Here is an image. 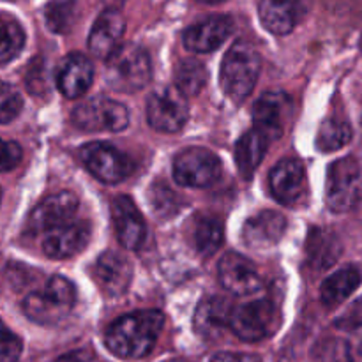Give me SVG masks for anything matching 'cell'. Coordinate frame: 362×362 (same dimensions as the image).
Masks as SVG:
<instances>
[{
	"label": "cell",
	"instance_id": "cell-1",
	"mask_svg": "<svg viewBox=\"0 0 362 362\" xmlns=\"http://www.w3.org/2000/svg\"><path fill=\"white\" fill-rule=\"evenodd\" d=\"M163 325L165 317L159 311L126 315L110 325L106 346L120 359H140L151 352Z\"/></svg>",
	"mask_w": 362,
	"mask_h": 362
},
{
	"label": "cell",
	"instance_id": "cell-2",
	"mask_svg": "<svg viewBox=\"0 0 362 362\" xmlns=\"http://www.w3.org/2000/svg\"><path fill=\"white\" fill-rule=\"evenodd\" d=\"M262 69L258 49L251 42L239 41L226 52L221 64V87L228 99L240 105L253 92Z\"/></svg>",
	"mask_w": 362,
	"mask_h": 362
},
{
	"label": "cell",
	"instance_id": "cell-3",
	"mask_svg": "<svg viewBox=\"0 0 362 362\" xmlns=\"http://www.w3.org/2000/svg\"><path fill=\"white\" fill-rule=\"evenodd\" d=\"M76 303V288L69 279L53 276L41 292L25 297L23 311L32 322L41 325H57L69 315Z\"/></svg>",
	"mask_w": 362,
	"mask_h": 362
},
{
	"label": "cell",
	"instance_id": "cell-4",
	"mask_svg": "<svg viewBox=\"0 0 362 362\" xmlns=\"http://www.w3.org/2000/svg\"><path fill=\"white\" fill-rule=\"evenodd\" d=\"M152 78L148 53L138 45H120L106 64V81L117 92L141 90Z\"/></svg>",
	"mask_w": 362,
	"mask_h": 362
},
{
	"label": "cell",
	"instance_id": "cell-5",
	"mask_svg": "<svg viewBox=\"0 0 362 362\" xmlns=\"http://www.w3.org/2000/svg\"><path fill=\"white\" fill-rule=\"evenodd\" d=\"M325 200L338 214L349 212L362 200V170L356 158H341L329 166Z\"/></svg>",
	"mask_w": 362,
	"mask_h": 362
},
{
	"label": "cell",
	"instance_id": "cell-6",
	"mask_svg": "<svg viewBox=\"0 0 362 362\" xmlns=\"http://www.w3.org/2000/svg\"><path fill=\"white\" fill-rule=\"evenodd\" d=\"M279 311L271 300L257 299L233 308L230 329L244 341H260L279 329Z\"/></svg>",
	"mask_w": 362,
	"mask_h": 362
},
{
	"label": "cell",
	"instance_id": "cell-7",
	"mask_svg": "<svg viewBox=\"0 0 362 362\" xmlns=\"http://www.w3.org/2000/svg\"><path fill=\"white\" fill-rule=\"evenodd\" d=\"M221 175V163L204 147L184 148L173 161V177L187 187H207Z\"/></svg>",
	"mask_w": 362,
	"mask_h": 362
},
{
	"label": "cell",
	"instance_id": "cell-8",
	"mask_svg": "<svg viewBox=\"0 0 362 362\" xmlns=\"http://www.w3.org/2000/svg\"><path fill=\"white\" fill-rule=\"evenodd\" d=\"M189 117V105L186 95L175 87H161L152 92L147 103V120L156 131L177 133L182 129Z\"/></svg>",
	"mask_w": 362,
	"mask_h": 362
},
{
	"label": "cell",
	"instance_id": "cell-9",
	"mask_svg": "<svg viewBox=\"0 0 362 362\" xmlns=\"http://www.w3.org/2000/svg\"><path fill=\"white\" fill-rule=\"evenodd\" d=\"M73 122L83 131H119L129 124L126 106L106 98H92L78 105L73 112Z\"/></svg>",
	"mask_w": 362,
	"mask_h": 362
},
{
	"label": "cell",
	"instance_id": "cell-10",
	"mask_svg": "<svg viewBox=\"0 0 362 362\" xmlns=\"http://www.w3.org/2000/svg\"><path fill=\"white\" fill-rule=\"evenodd\" d=\"M81 161L88 172L106 184H117L129 175V161L112 145L94 141L81 148Z\"/></svg>",
	"mask_w": 362,
	"mask_h": 362
},
{
	"label": "cell",
	"instance_id": "cell-11",
	"mask_svg": "<svg viewBox=\"0 0 362 362\" xmlns=\"http://www.w3.org/2000/svg\"><path fill=\"white\" fill-rule=\"evenodd\" d=\"M290 98L283 92H265L253 108V129L260 131L269 144L283 136L285 120L290 113Z\"/></svg>",
	"mask_w": 362,
	"mask_h": 362
},
{
	"label": "cell",
	"instance_id": "cell-12",
	"mask_svg": "<svg viewBox=\"0 0 362 362\" xmlns=\"http://www.w3.org/2000/svg\"><path fill=\"white\" fill-rule=\"evenodd\" d=\"M271 191L283 205H297L308 191L306 172L297 159H283L272 168L269 177Z\"/></svg>",
	"mask_w": 362,
	"mask_h": 362
},
{
	"label": "cell",
	"instance_id": "cell-13",
	"mask_svg": "<svg viewBox=\"0 0 362 362\" xmlns=\"http://www.w3.org/2000/svg\"><path fill=\"white\" fill-rule=\"evenodd\" d=\"M219 279L233 296H253L262 290V279L257 269L243 255L228 253L219 264Z\"/></svg>",
	"mask_w": 362,
	"mask_h": 362
},
{
	"label": "cell",
	"instance_id": "cell-14",
	"mask_svg": "<svg viewBox=\"0 0 362 362\" xmlns=\"http://www.w3.org/2000/svg\"><path fill=\"white\" fill-rule=\"evenodd\" d=\"M90 239V225L87 221H73L62 226H57L55 230L48 232L45 243H42V251L53 260H64V258L74 257L80 253Z\"/></svg>",
	"mask_w": 362,
	"mask_h": 362
},
{
	"label": "cell",
	"instance_id": "cell-15",
	"mask_svg": "<svg viewBox=\"0 0 362 362\" xmlns=\"http://www.w3.org/2000/svg\"><path fill=\"white\" fill-rule=\"evenodd\" d=\"M78 209V198L71 191H60L46 198L34 209L28 226L34 232H52L73 219Z\"/></svg>",
	"mask_w": 362,
	"mask_h": 362
},
{
	"label": "cell",
	"instance_id": "cell-16",
	"mask_svg": "<svg viewBox=\"0 0 362 362\" xmlns=\"http://www.w3.org/2000/svg\"><path fill=\"white\" fill-rule=\"evenodd\" d=\"M286 218L276 211H262L244 223L243 240L250 250H269L283 239Z\"/></svg>",
	"mask_w": 362,
	"mask_h": 362
},
{
	"label": "cell",
	"instance_id": "cell-17",
	"mask_svg": "<svg viewBox=\"0 0 362 362\" xmlns=\"http://www.w3.org/2000/svg\"><path fill=\"white\" fill-rule=\"evenodd\" d=\"M112 219L117 237L126 250H138L145 240V219L129 197H117L112 202Z\"/></svg>",
	"mask_w": 362,
	"mask_h": 362
},
{
	"label": "cell",
	"instance_id": "cell-18",
	"mask_svg": "<svg viewBox=\"0 0 362 362\" xmlns=\"http://www.w3.org/2000/svg\"><path fill=\"white\" fill-rule=\"evenodd\" d=\"M232 28L233 21L228 16H211L187 28L184 45L194 53L214 52L232 34Z\"/></svg>",
	"mask_w": 362,
	"mask_h": 362
},
{
	"label": "cell",
	"instance_id": "cell-19",
	"mask_svg": "<svg viewBox=\"0 0 362 362\" xmlns=\"http://www.w3.org/2000/svg\"><path fill=\"white\" fill-rule=\"evenodd\" d=\"M124 30H126V20L119 9H108L98 18L88 35V48L92 55L99 59H108L113 52L120 46Z\"/></svg>",
	"mask_w": 362,
	"mask_h": 362
},
{
	"label": "cell",
	"instance_id": "cell-20",
	"mask_svg": "<svg viewBox=\"0 0 362 362\" xmlns=\"http://www.w3.org/2000/svg\"><path fill=\"white\" fill-rule=\"evenodd\" d=\"M95 279L105 293H108L110 297H119L129 288L131 279H133V267L122 255L108 251V253H103L95 262Z\"/></svg>",
	"mask_w": 362,
	"mask_h": 362
},
{
	"label": "cell",
	"instance_id": "cell-21",
	"mask_svg": "<svg viewBox=\"0 0 362 362\" xmlns=\"http://www.w3.org/2000/svg\"><path fill=\"white\" fill-rule=\"evenodd\" d=\"M92 78H94V67H92L90 60L81 53H73L60 66L59 74H57V85L66 98L76 99L87 92L92 83Z\"/></svg>",
	"mask_w": 362,
	"mask_h": 362
},
{
	"label": "cell",
	"instance_id": "cell-22",
	"mask_svg": "<svg viewBox=\"0 0 362 362\" xmlns=\"http://www.w3.org/2000/svg\"><path fill=\"white\" fill-rule=\"evenodd\" d=\"M343 253V246L339 237L332 230L315 226L310 230L306 239V255L308 264L315 271H327Z\"/></svg>",
	"mask_w": 362,
	"mask_h": 362
},
{
	"label": "cell",
	"instance_id": "cell-23",
	"mask_svg": "<svg viewBox=\"0 0 362 362\" xmlns=\"http://www.w3.org/2000/svg\"><path fill=\"white\" fill-rule=\"evenodd\" d=\"M232 304L221 297H207L194 311V329L204 338H218L226 329H230Z\"/></svg>",
	"mask_w": 362,
	"mask_h": 362
},
{
	"label": "cell",
	"instance_id": "cell-24",
	"mask_svg": "<svg viewBox=\"0 0 362 362\" xmlns=\"http://www.w3.org/2000/svg\"><path fill=\"white\" fill-rule=\"evenodd\" d=\"M269 148V140L257 129H251L239 138L235 145V163L240 175L244 179H251L255 170L264 159Z\"/></svg>",
	"mask_w": 362,
	"mask_h": 362
},
{
	"label": "cell",
	"instance_id": "cell-25",
	"mask_svg": "<svg viewBox=\"0 0 362 362\" xmlns=\"http://www.w3.org/2000/svg\"><path fill=\"white\" fill-rule=\"evenodd\" d=\"M362 281V272L359 267H350L341 269V271L334 272L332 276H329L324 283H322L320 288V297L324 300V304L327 306H338L343 300L349 299L357 288H359Z\"/></svg>",
	"mask_w": 362,
	"mask_h": 362
},
{
	"label": "cell",
	"instance_id": "cell-26",
	"mask_svg": "<svg viewBox=\"0 0 362 362\" xmlns=\"http://www.w3.org/2000/svg\"><path fill=\"white\" fill-rule=\"evenodd\" d=\"M262 23L276 35H285L293 30L297 23V6L292 2H272L265 0L258 6Z\"/></svg>",
	"mask_w": 362,
	"mask_h": 362
},
{
	"label": "cell",
	"instance_id": "cell-27",
	"mask_svg": "<svg viewBox=\"0 0 362 362\" xmlns=\"http://www.w3.org/2000/svg\"><path fill=\"white\" fill-rule=\"evenodd\" d=\"M193 244L204 257H212L223 244L221 223L211 216H198L193 221Z\"/></svg>",
	"mask_w": 362,
	"mask_h": 362
},
{
	"label": "cell",
	"instance_id": "cell-28",
	"mask_svg": "<svg viewBox=\"0 0 362 362\" xmlns=\"http://www.w3.org/2000/svg\"><path fill=\"white\" fill-rule=\"evenodd\" d=\"M175 85L173 87L184 95H197L204 90L207 83V69L197 59L180 60L173 73Z\"/></svg>",
	"mask_w": 362,
	"mask_h": 362
},
{
	"label": "cell",
	"instance_id": "cell-29",
	"mask_svg": "<svg viewBox=\"0 0 362 362\" xmlns=\"http://www.w3.org/2000/svg\"><path fill=\"white\" fill-rule=\"evenodd\" d=\"M352 140V126L346 120L332 117L320 126L317 134V148L322 152H336Z\"/></svg>",
	"mask_w": 362,
	"mask_h": 362
},
{
	"label": "cell",
	"instance_id": "cell-30",
	"mask_svg": "<svg viewBox=\"0 0 362 362\" xmlns=\"http://www.w3.org/2000/svg\"><path fill=\"white\" fill-rule=\"evenodd\" d=\"M25 46L21 25L11 14L0 13V64L9 62Z\"/></svg>",
	"mask_w": 362,
	"mask_h": 362
},
{
	"label": "cell",
	"instance_id": "cell-31",
	"mask_svg": "<svg viewBox=\"0 0 362 362\" xmlns=\"http://www.w3.org/2000/svg\"><path fill=\"white\" fill-rule=\"evenodd\" d=\"M148 204H151V207L154 209V212L159 218H172L180 207L179 194L163 182H156L151 187Z\"/></svg>",
	"mask_w": 362,
	"mask_h": 362
},
{
	"label": "cell",
	"instance_id": "cell-32",
	"mask_svg": "<svg viewBox=\"0 0 362 362\" xmlns=\"http://www.w3.org/2000/svg\"><path fill=\"white\" fill-rule=\"evenodd\" d=\"M46 25L52 32L62 34V32L69 30L74 20V4L59 2V4H49L46 7Z\"/></svg>",
	"mask_w": 362,
	"mask_h": 362
},
{
	"label": "cell",
	"instance_id": "cell-33",
	"mask_svg": "<svg viewBox=\"0 0 362 362\" xmlns=\"http://www.w3.org/2000/svg\"><path fill=\"white\" fill-rule=\"evenodd\" d=\"M23 99L20 92L13 85L0 81V124H7L16 119L18 113L21 112Z\"/></svg>",
	"mask_w": 362,
	"mask_h": 362
},
{
	"label": "cell",
	"instance_id": "cell-34",
	"mask_svg": "<svg viewBox=\"0 0 362 362\" xmlns=\"http://www.w3.org/2000/svg\"><path fill=\"white\" fill-rule=\"evenodd\" d=\"M23 343L0 320V362H16L20 359Z\"/></svg>",
	"mask_w": 362,
	"mask_h": 362
},
{
	"label": "cell",
	"instance_id": "cell-35",
	"mask_svg": "<svg viewBox=\"0 0 362 362\" xmlns=\"http://www.w3.org/2000/svg\"><path fill=\"white\" fill-rule=\"evenodd\" d=\"M27 88L34 95H45L48 92V80H46V66L42 59H35L28 66L27 71Z\"/></svg>",
	"mask_w": 362,
	"mask_h": 362
},
{
	"label": "cell",
	"instance_id": "cell-36",
	"mask_svg": "<svg viewBox=\"0 0 362 362\" xmlns=\"http://www.w3.org/2000/svg\"><path fill=\"white\" fill-rule=\"evenodd\" d=\"M21 147L16 141H6L0 138V172H9L16 168L21 161Z\"/></svg>",
	"mask_w": 362,
	"mask_h": 362
},
{
	"label": "cell",
	"instance_id": "cell-37",
	"mask_svg": "<svg viewBox=\"0 0 362 362\" xmlns=\"http://www.w3.org/2000/svg\"><path fill=\"white\" fill-rule=\"evenodd\" d=\"M334 325L343 331H356V329L362 327V297L354 304H350L349 310L334 322Z\"/></svg>",
	"mask_w": 362,
	"mask_h": 362
},
{
	"label": "cell",
	"instance_id": "cell-38",
	"mask_svg": "<svg viewBox=\"0 0 362 362\" xmlns=\"http://www.w3.org/2000/svg\"><path fill=\"white\" fill-rule=\"evenodd\" d=\"M211 362H262L260 357L251 356V354H235V352H223L218 354Z\"/></svg>",
	"mask_w": 362,
	"mask_h": 362
},
{
	"label": "cell",
	"instance_id": "cell-39",
	"mask_svg": "<svg viewBox=\"0 0 362 362\" xmlns=\"http://www.w3.org/2000/svg\"><path fill=\"white\" fill-rule=\"evenodd\" d=\"M55 362H99V359L94 354L87 352V350H76V352H71L59 357Z\"/></svg>",
	"mask_w": 362,
	"mask_h": 362
},
{
	"label": "cell",
	"instance_id": "cell-40",
	"mask_svg": "<svg viewBox=\"0 0 362 362\" xmlns=\"http://www.w3.org/2000/svg\"><path fill=\"white\" fill-rule=\"evenodd\" d=\"M0 202H2V191H0Z\"/></svg>",
	"mask_w": 362,
	"mask_h": 362
},
{
	"label": "cell",
	"instance_id": "cell-41",
	"mask_svg": "<svg viewBox=\"0 0 362 362\" xmlns=\"http://www.w3.org/2000/svg\"><path fill=\"white\" fill-rule=\"evenodd\" d=\"M361 46H362V39H361Z\"/></svg>",
	"mask_w": 362,
	"mask_h": 362
}]
</instances>
